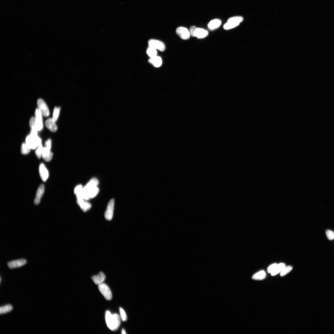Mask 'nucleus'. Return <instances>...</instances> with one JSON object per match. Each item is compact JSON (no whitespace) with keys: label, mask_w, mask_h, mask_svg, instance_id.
Wrapping results in <instances>:
<instances>
[{"label":"nucleus","mask_w":334,"mask_h":334,"mask_svg":"<svg viewBox=\"0 0 334 334\" xmlns=\"http://www.w3.org/2000/svg\"><path fill=\"white\" fill-rule=\"evenodd\" d=\"M99 183L97 179L96 178L91 179L83 188L81 192L76 195L77 200L87 201L94 198L99 192V189L97 187Z\"/></svg>","instance_id":"f257e3e1"},{"label":"nucleus","mask_w":334,"mask_h":334,"mask_svg":"<svg viewBox=\"0 0 334 334\" xmlns=\"http://www.w3.org/2000/svg\"><path fill=\"white\" fill-rule=\"evenodd\" d=\"M105 319L108 327L112 331H115L119 327L121 319L119 315L111 314L107 311L106 313Z\"/></svg>","instance_id":"f03ea898"},{"label":"nucleus","mask_w":334,"mask_h":334,"mask_svg":"<svg viewBox=\"0 0 334 334\" xmlns=\"http://www.w3.org/2000/svg\"><path fill=\"white\" fill-rule=\"evenodd\" d=\"M41 140L38 136L30 134L26 139V143L30 149H35L41 144Z\"/></svg>","instance_id":"7ed1b4c3"},{"label":"nucleus","mask_w":334,"mask_h":334,"mask_svg":"<svg viewBox=\"0 0 334 334\" xmlns=\"http://www.w3.org/2000/svg\"><path fill=\"white\" fill-rule=\"evenodd\" d=\"M100 292L107 300L112 299V294L109 287L106 284L103 283L98 285Z\"/></svg>","instance_id":"20e7f679"},{"label":"nucleus","mask_w":334,"mask_h":334,"mask_svg":"<svg viewBox=\"0 0 334 334\" xmlns=\"http://www.w3.org/2000/svg\"><path fill=\"white\" fill-rule=\"evenodd\" d=\"M114 201V199H111L108 204L105 213V217L107 220H112L113 217Z\"/></svg>","instance_id":"39448f33"},{"label":"nucleus","mask_w":334,"mask_h":334,"mask_svg":"<svg viewBox=\"0 0 334 334\" xmlns=\"http://www.w3.org/2000/svg\"><path fill=\"white\" fill-rule=\"evenodd\" d=\"M148 44L149 47L158 50L161 52L164 51L166 48L163 42L155 39H150L148 42Z\"/></svg>","instance_id":"423d86ee"},{"label":"nucleus","mask_w":334,"mask_h":334,"mask_svg":"<svg viewBox=\"0 0 334 334\" xmlns=\"http://www.w3.org/2000/svg\"><path fill=\"white\" fill-rule=\"evenodd\" d=\"M176 33L183 40H188L190 37L189 31L186 28L183 27H178L176 31Z\"/></svg>","instance_id":"0eeeda50"},{"label":"nucleus","mask_w":334,"mask_h":334,"mask_svg":"<svg viewBox=\"0 0 334 334\" xmlns=\"http://www.w3.org/2000/svg\"><path fill=\"white\" fill-rule=\"evenodd\" d=\"M37 105L38 109L40 110L42 114L47 117L50 114L49 109L46 103L42 99H39L37 101Z\"/></svg>","instance_id":"6e6552de"},{"label":"nucleus","mask_w":334,"mask_h":334,"mask_svg":"<svg viewBox=\"0 0 334 334\" xmlns=\"http://www.w3.org/2000/svg\"><path fill=\"white\" fill-rule=\"evenodd\" d=\"M42 114L38 109H36L35 111V118L36 126L38 131H40L43 128Z\"/></svg>","instance_id":"1a4fd4ad"},{"label":"nucleus","mask_w":334,"mask_h":334,"mask_svg":"<svg viewBox=\"0 0 334 334\" xmlns=\"http://www.w3.org/2000/svg\"><path fill=\"white\" fill-rule=\"evenodd\" d=\"M26 263V260L22 259L9 262L7 265L9 268L13 269L22 267Z\"/></svg>","instance_id":"9d476101"},{"label":"nucleus","mask_w":334,"mask_h":334,"mask_svg":"<svg viewBox=\"0 0 334 334\" xmlns=\"http://www.w3.org/2000/svg\"><path fill=\"white\" fill-rule=\"evenodd\" d=\"M39 172L43 181H46L49 177V172L45 165L42 163H41L39 166Z\"/></svg>","instance_id":"9b49d317"},{"label":"nucleus","mask_w":334,"mask_h":334,"mask_svg":"<svg viewBox=\"0 0 334 334\" xmlns=\"http://www.w3.org/2000/svg\"><path fill=\"white\" fill-rule=\"evenodd\" d=\"M45 188L44 185H41L39 187L36 194L34 203L35 205H38L40 202L44 192Z\"/></svg>","instance_id":"f8f14e48"},{"label":"nucleus","mask_w":334,"mask_h":334,"mask_svg":"<svg viewBox=\"0 0 334 334\" xmlns=\"http://www.w3.org/2000/svg\"><path fill=\"white\" fill-rule=\"evenodd\" d=\"M53 153L51 150L47 148L46 147H43L42 157L45 161L48 162L51 160L53 157Z\"/></svg>","instance_id":"ddd939ff"},{"label":"nucleus","mask_w":334,"mask_h":334,"mask_svg":"<svg viewBox=\"0 0 334 334\" xmlns=\"http://www.w3.org/2000/svg\"><path fill=\"white\" fill-rule=\"evenodd\" d=\"M106 278V276L105 274L103 272H100L97 275L93 276L92 278L96 284L99 285L104 283Z\"/></svg>","instance_id":"4468645a"},{"label":"nucleus","mask_w":334,"mask_h":334,"mask_svg":"<svg viewBox=\"0 0 334 334\" xmlns=\"http://www.w3.org/2000/svg\"><path fill=\"white\" fill-rule=\"evenodd\" d=\"M77 202L81 209L84 212L88 211L91 207L90 203L83 200H77Z\"/></svg>","instance_id":"2eb2a0df"},{"label":"nucleus","mask_w":334,"mask_h":334,"mask_svg":"<svg viewBox=\"0 0 334 334\" xmlns=\"http://www.w3.org/2000/svg\"><path fill=\"white\" fill-rule=\"evenodd\" d=\"M208 34V32L203 28H196L194 34V37L198 38H205Z\"/></svg>","instance_id":"dca6fc26"},{"label":"nucleus","mask_w":334,"mask_h":334,"mask_svg":"<svg viewBox=\"0 0 334 334\" xmlns=\"http://www.w3.org/2000/svg\"><path fill=\"white\" fill-rule=\"evenodd\" d=\"M149 62L153 65L155 67H159L162 64V59L159 56H156L153 58H150L149 60Z\"/></svg>","instance_id":"f3484780"},{"label":"nucleus","mask_w":334,"mask_h":334,"mask_svg":"<svg viewBox=\"0 0 334 334\" xmlns=\"http://www.w3.org/2000/svg\"><path fill=\"white\" fill-rule=\"evenodd\" d=\"M45 125L49 130L52 132H56L57 129V127L52 118H49L45 122Z\"/></svg>","instance_id":"a211bd4d"},{"label":"nucleus","mask_w":334,"mask_h":334,"mask_svg":"<svg viewBox=\"0 0 334 334\" xmlns=\"http://www.w3.org/2000/svg\"><path fill=\"white\" fill-rule=\"evenodd\" d=\"M221 20L215 19L211 21L208 24V27L210 30H213L220 27L221 24Z\"/></svg>","instance_id":"6ab92c4d"},{"label":"nucleus","mask_w":334,"mask_h":334,"mask_svg":"<svg viewBox=\"0 0 334 334\" xmlns=\"http://www.w3.org/2000/svg\"><path fill=\"white\" fill-rule=\"evenodd\" d=\"M30 125L31 128V134L34 136H37L38 129L36 126L35 117H32L30 119Z\"/></svg>","instance_id":"aec40b11"},{"label":"nucleus","mask_w":334,"mask_h":334,"mask_svg":"<svg viewBox=\"0 0 334 334\" xmlns=\"http://www.w3.org/2000/svg\"><path fill=\"white\" fill-rule=\"evenodd\" d=\"M266 276V274L264 271H261L253 275L252 279L255 280H261L265 279Z\"/></svg>","instance_id":"412c9836"},{"label":"nucleus","mask_w":334,"mask_h":334,"mask_svg":"<svg viewBox=\"0 0 334 334\" xmlns=\"http://www.w3.org/2000/svg\"><path fill=\"white\" fill-rule=\"evenodd\" d=\"M13 307L11 305H6L0 308V314L1 315L8 313L12 310Z\"/></svg>","instance_id":"4be33fe9"},{"label":"nucleus","mask_w":334,"mask_h":334,"mask_svg":"<svg viewBox=\"0 0 334 334\" xmlns=\"http://www.w3.org/2000/svg\"><path fill=\"white\" fill-rule=\"evenodd\" d=\"M286 267L284 263H281L278 264L274 271L271 273L272 276H274L283 270V269Z\"/></svg>","instance_id":"5701e85b"},{"label":"nucleus","mask_w":334,"mask_h":334,"mask_svg":"<svg viewBox=\"0 0 334 334\" xmlns=\"http://www.w3.org/2000/svg\"><path fill=\"white\" fill-rule=\"evenodd\" d=\"M243 20V17L240 16H236L230 18L228 20V22H231L234 23L239 24L242 22Z\"/></svg>","instance_id":"b1692460"},{"label":"nucleus","mask_w":334,"mask_h":334,"mask_svg":"<svg viewBox=\"0 0 334 334\" xmlns=\"http://www.w3.org/2000/svg\"><path fill=\"white\" fill-rule=\"evenodd\" d=\"M147 53L150 58H153L157 56V50L149 47L147 50Z\"/></svg>","instance_id":"393cba45"},{"label":"nucleus","mask_w":334,"mask_h":334,"mask_svg":"<svg viewBox=\"0 0 334 334\" xmlns=\"http://www.w3.org/2000/svg\"><path fill=\"white\" fill-rule=\"evenodd\" d=\"M239 24L234 23L231 22H227L225 24L224 26V28L225 30H229L232 29L238 26Z\"/></svg>","instance_id":"a878e982"},{"label":"nucleus","mask_w":334,"mask_h":334,"mask_svg":"<svg viewBox=\"0 0 334 334\" xmlns=\"http://www.w3.org/2000/svg\"><path fill=\"white\" fill-rule=\"evenodd\" d=\"M30 149L26 143H23L21 146V153L24 155L27 154L30 152Z\"/></svg>","instance_id":"bb28decb"},{"label":"nucleus","mask_w":334,"mask_h":334,"mask_svg":"<svg viewBox=\"0 0 334 334\" xmlns=\"http://www.w3.org/2000/svg\"><path fill=\"white\" fill-rule=\"evenodd\" d=\"M60 110V107H55L54 109L52 119L55 122L58 119Z\"/></svg>","instance_id":"cd10ccee"},{"label":"nucleus","mask_w":334,"mask_h":334,"mask_svg":"<svg viewBox=\"0 0 334 334\" xmlns=\"http://www.w3.org/2000/svg\"><path fill=\"white\" fill-rule=\"evenodd\" d=\"M293 267L291 266H288L285 267L283 269L282 271L280 273V275L281 276H285L287 274H288L292 270Z\"/></svg>","instance_id":"c85d7f7f"},{"label":"nucleus","mask_w":334,"mask_h":334,"mask_svg":"<svg viewBox=\"0 0 334 334\" xmlns=\"http://www.w3.org/2000/svg\"><path fill=\"white\" fill-rule=\"evenodd\" d=\"M43 147L42 144L39 145L35 150V153L36 156L39 159H40L42 157V153Z\"/></svg>","instance_id":"c756f323"},{"label":"nucleus","mask_w":334,"mask_h":334,"mask_svg":"<svg viewBox=\"0 0 334 334\" xmlns=\"http://www.w3.org/2000/svg\"><path fill=\"white\" fill-rule=\"evenodd\" d=\"M120 317L121 320L123 321H125L127 320V317L124 310L121 308H120Z\"/></svg>","instance_id":"7c9ffc66"},{"label":"nucleus","mask_w":334,"mask_h":334,"mask_svg":"<svg viewBox=\"0 0 334 334\" xmlns=\"http://www.w3.org/2000/svg\"><path fill=\"white\" fill-rule=\"evenodd\" d=\"M326 234L329 240H332L334 239V231L329 230H327L326 231Z\"/></svg>","instance_id":"2f4dec72"},{"label":"nucleus","mask_w":334,"mask_h":334,"mask_svg":"<svg viewBox=\"0 0 334 334\" xmlns=\"http://www.w3.org/2000/svg\"><path fill=\"white\" fill-rule=\"evenodd\" d=\"M278 265L277 264L274 263L270 266L267 269V271L269 273H272L275 270Z\"/></svg>","instance_id":"473e14b6"},{"label":"nucleus","mask_w":334,"mask_h":334,"mask_svg":"<svg viewBox=\"0 0 334 334\" xmlns=\"http://www.w3.org/2000/svg\"><path fill=\"white\" fill-rule=\"evenodd\" d=\"M83 188L81 185H77L74 189V193L76 195L80 193L82 189Z\"/></svg>","instance_id":"72a5a7b5"},{"label":"nucleus","mask_w":334,"mask_h":334,"mask_svg":"<svg viewBox=\"0 0 334 334\" xmlns=\"http://www.w3.org/2000/svg\"><path fill=\"white\" fill-rule=\"evenodd\" d=\"M52 142L51 140L49 139L46 141L45 143V147L51 150V148Z\"/></svg>","instance_id":"f704fd0d"},{"label":"nucleus","mask_w":334,"mask_h":334,"mask_svg":"<svg viewBox=\"0 0 334 334\" xmlns=\"http://www.w3.org/2000/svg\"><path fill=\"white\" fill-rule=\"evenodd\" d=\"M196 28L197 27L194 26H192L190 27L189 32L190 35L194 37V34Z\"/></svg>","instance_id":"c9c22d12"},{"label":"nucleus","mask_w":334,"mask_h":334,"mask_svg":"<svg viewBox=\"0 0 334 334\" xmlns=\"http://www.w3.org/2000/svg\"><path fill=\"white\" fill-rule=\"evenodd\" d=\"M122 334H125L126 333L125 330L124 329H123L122 330Z\"/></svg>","instance_id":"e433bc0d"},{"label":"nucleus","mask_w":334,"mask_h":334,"mask_svg":"<svg viewBox=\"0 0 334 334\" xmlns=\"http://www.w3.org/2000/svg\"></svg>","instance_id":"4c0bfd02"}]
</instances>
